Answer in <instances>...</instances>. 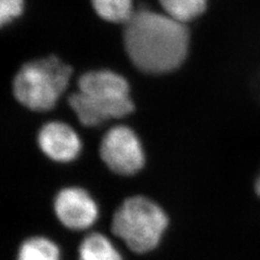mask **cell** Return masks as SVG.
I'll list each match as a JSON object with an SVG mask.
<instances>
[{"label": "cell", "instance_id": "cell-10", "mask_svg": "<svg viewBox=\"0 0 260 260\" xmlns=\"http://www.w3.org/2000/svg\"><path fill=\"white\" fill-rule=\"evenodd\" d=\"M95 13L111 23L125 24L134 15L133 0H91Z\"/></svg>", "mask_w": 260, "mask_h": 260}, {"label": "cell", "instance_id": "cell-2", "mask_svg": "<svg viewBox=\"0 0 260 260\" xmlns=\"http://www.w3.org/2000/svg\"><path fill=\"white\" fill-rule=\"evenodd\" d=\"M69 104L86 127L123 118L135 110L128 81L109 70L91 71L81 75L78 91L70 95Z\"/></svg>", "mask_w": 260, "mask_h": 260}, {"label": "cell", "instance_id": "cell-12", "mask_svg": "<svg viewBox=\"0 0 260 260\" xmlns=\"http://www.w3.org/2000/svg\"><path fill=\"white\" fill-rule=\"evenodd\" d=\"M24 10V0H0V23L5 26L18 19Z\"/></svg>", "mask_w": 260, "mask_h": 260}, {"label": "cell", "instance_id": "cell-7", "mask_svg": "<svg viewBox=\"0 0 260 260\" xmlns=\"http://www.w3.org/2000/svg\"><path fill=\"white\" fill-rule=\"evenodd\" d=\"M38 144L49 158L59 162L74 160L81 150V142L75 130L62 121L44 125L38 134Z\"/></svg>", "mask_w": 260, "mask_h": 260}, {"label": "cell", "instance_id": "cell-8", "mask_svg": "<svg viewBox=\"0 0 260 260\" xmlns=\"http://www.w3.org/2000/svg\"><path fill=\"white\" fill-rule=\"evenodd\" d=\"M79 260H123V257L107 237L91 233L80 244Z\"/></svg>", "mask_w": 260, "mask_h": 260}, {"label": "cell", "instance_id": "cell-5", "mask_svg": "<svg viewBox=\"0 0 260 260\" xmlns=\"http://www.w3.org/2000/svg\"><path fill=\"white\" fill-rule=\"evenodd\" d=\"M100 155L112 172L121 176L139 173L145 162L139 138L132 128L123 125L113 127L104 135Z\"/></svg>", "mask_w": 260, "mask_h": 260}, {"label": "cell", "instance_id": "cell-13", "mask_svg": "<svg viewBox=\"0 0 260 260\" xmlns=\"http://www.w3.org/2000/svg\"><path fill=\"white\" fill-rule=\"evenodd\" d=\"M255 191H256L258 197L260 198V174H259L258 178L256 179V182H255Z\"/></svg>", "mask_w": 260, "mask_h": 260}, {"label": "cell", "instance_id": "cell-3", "mask_svg": "<svg viewBox=\"0 0 260 260\" xmlns=\"http://www.w3.org/2000/svg\"><path fill=\"white\" fill-rule=\"evenodd\" d=\"M73 69L55 55L27 62L13 79V95L34 112L50 111L67 90Z\"/></svg>", "mask_w": 260, "mask_h": 260}, {"label": "cell", "instance_id": "cell-11", "mask_svg": "<svg viewBox=\"0 0 260 260\" xmlns=\"http://www.w3.org/2000/svg\"><path fill=\"white\" fill-rule=\"evenodd\" d=\"M18 260H60V249L46 238H30L21 245Z\"/></svg>", "mask_w": 260, "mask_h": 260}, {"label": "cell", "instance_id": "cell-6", "mask_svg": "<svg viewBox=\"0 0 260 260\" xmlns=\"http://www.w3.org/2000/svg\"><path fill=\"white\" fill-rule=\"evenodd\" d=\"M54 211L60 222L72 230H86L98 219L96 203L86 190L72 186L61 190L54 200Z\"/></svg>", "mask_w": 260, "mask_h": 260}, {"label": "cell", "instance_id": "cell-9", "mask_svg": "<svg viewBox=\"0 0 260 260\" xmlns=\"http://www.w3.org/2000/svg\"><path fill=\"white\" fill-rule=\"evenodd\" d=\"M159 4L170 18L186 24L204 14L208 0H159Z\"/></svg>", "mask_w": 260, "mask_h": 260}, {"label": "cell", "instance_id": "cell-4", "mask_svg": "<svg viewBox=\"0 0 260 260\" xmlns=\"http://www.w3.org/2000/svg\"><path fill=\"white\" fill-rule=\"evenodd\" d=\"M167 225L168 217L156 203L144 197H133L116 210L112 232L129 249L144 254L158 245Z\"/></svg>", "mask_w": 260, "mask_h": 260}, {"label": "cell", "instance_id": "cell-1", "mask_svg": "<svg viewBox=\"0 0 260 260\" xmlns=\"http://www.w3.org/2000/svg\"><path fill=\"white\" fill-rule=\"evenodd\" d=\"M124 46L135 67L146 74H167L179 69L189 53L186 24L151 10L135 11L125 24Z\"/></svg>", "mask_w": 260, "mask_h": 260}]
</instances>
